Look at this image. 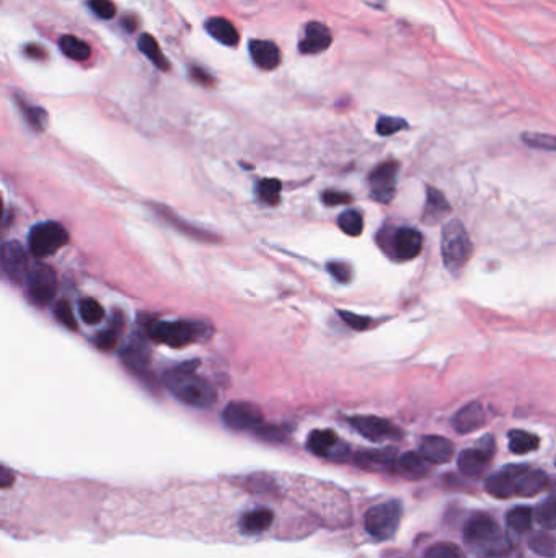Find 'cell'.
Listing matches in <instances>:
<instances>
[{
    "mask_svg": "<svg viewBox=\"0 0 556 558\" xmlns=\"http://www.w3.org/2000/svg\"><path fill=\"white\" fill-rule=\"evenodd\" d=\"M198 362L178 366L164 374V386L183 404L194 409H209L218 400V392L213 384L196 376Z\"/></svg>",
    "mask_w": 556,
    "mask_h": 558,
    "instance_id": "cell-1",
    "label": "cell"
},
{
    "mask_svg": "<svg viewBox=\"0 0 556 558\" xmlns=\"http://www.w3.org/2000/svg\"><path fill=\"white\" fill-rule=\"evenodd\" d=\"M465 542L483 555H503L509 549L508 539L491 516L478 512L466 522Z\"/></svg>",
    "mask_w": 556,
    "mask_h": 558,
    "instance_id": "cell-2",
    "label": "cell"
},
{
    "mask_svg": "<svg viewBox=\"0 0 556 558\" xmlns=\"http://www.w3.org/2000/svg\"><path fill=\"white\" fill-rule=\"evenodd\" d=\"M471 240L469 237L465 226L460 221H449L442 228L441 252L444 265L449 271L459 273L466 265L471 256Z\"/></svg>",
    "mask_w": 556,
    "mask_h": 558,
    "instance_id": "cell-3",
    "label": "cell"
},
{
    "mask_svg": "<svg viewBox=\"0 0 556 558\" xmlns=\"http://www.w3.org/2000/svg\"><path fill=\"white\" fill-rule=\"evenodd\" d=\"M400 519H402V506L397 501H387L372 506L365 512L364 526L372 537L385 540L393 537V534L397 532Z\"/></svg>",
    "mask_w": 556,
    "mask_h": 558,
    "instance_id": "cell-4",
    "label": "cell"
},
{
    "mask_svg": "<svg viewBox=\"0 0 556 558\" xmlns=\"http://www.w3.org/2000/svg\"><path fill=\"white\" fill-rule=\"evenodd\" d=\"M68 242L69 233L63 226L58 222H41L31 228L30 237H28V248L38 258H44V256L54 255Z\"/></svg>",
    "mask_w": 556,
    "mask_h": 558,
    "instance_id": "cell-5",
    "label": "cell"
},
{
    "mask_svg": "<svg viewBox=\"0 0 556 558\" xmlns=\"http://www.w3.org/2000/svg\"><path fill=\"white\" fill-rule=\"evenodd\" d=\"M26 293L33 304L44 307L53 302L58 293V276L51 266L36 263L30 266L26 276Z\"/></svg>",
    "mask_w": 556,
    "mask_h": 558,
    "instance_id": "cell-6",
    "label": "cell"
},
{
    "mask_svg": "<svg viewBox=\"0 0 556 558\" xmlns=\"http://www.w3.org/2000/svg\"><path fill=\"white\" fill-rule=\"evenodd\" d=\"M199 325L188 322H154L149 327V335L154 342L169 344L171 348H181L198 339Z\"/></svg>",
    "mask_w": 556,
    "mask_h": 558,
    "instance_id": "cell-7",
    "label": "cell"
},
{
    "mask_svg": "<svg viewBox=\"0 0 556 558\" xmlns=\"http://www.w3.org/2000/svg\"><path fill=\"white\" fill-rule=\"evenodd\" d=\"M530 472L529 467L525 465H509L499 470L493 475H489L485 488L489 495L496 498H509V496L519 495L520 487L527 473Z\"/></svg>",
    "mask_w": 556,
    "mask_h": 558,
    "instance_id": "cell-8",
    "label": "cell"
},
{
    "mask_svg": "<svg viewBox=\"0 0 556 558\" xmlns=\"http://www.w3.org/2000/svg\"><path fill=\"white\" fill-rule=\"evenodd\" d=\"M400 165L397 162H383L372 170L369 177L370 196L379 203H390L397 191V177Z\"/></svg>",
    "mask_w": 556,
    "mask_h": 558,
    "instance_id": "cell-9",
    "label": "cell"
},
{
    "mask_svg": "<svg viewBox=\"0 0 556 558\" xmlns=\"http://www.w3.org/2000/svg\"><path fill=\"white\" fill-rule=\"evenodd\" d=\"M222 418L227 426L237 429V431L260 428L264 420L260 406L250 404V401H232L225 406Z\"/></svg>",
    "mask_w": 556,
    "mask_h": 558,
    "instance_id": "cell-10",
    "label": "cell"
},
{
    "mask_svg": "<svg viewBox=\"0 0 556 558\" xmlns=\"http://www.w3.org/2000/svg\"><path fill=\"white\" fill-rule=\"evenodd\" d=\"M2 268L10 281H14L16 284H21L23 281H26L30 266H28V258H26L25 248L21 247V243L15 242V240H10V242L4 243Z\"/></svg>",
    "mask_w": 556,
    "mask_h": 558,
    "instance_id": "cell-11",
    "label": "cell"
},
{
    "mask_svg": "<svg viewBox=\"0 0 556 558\" xmlns=\"http://www.w3.org/2000/svg\"><path fill=\"white\" fill-rule=\"evenodd\" d=\"M349 425H351L360 436H364L369 441H379L397 438L398 429L395 428L390 421L383 420L379 416H353L349 418Z\"/></svg>",
    "mask_w": 556,
    "mask_h": 558,
    "instance_id": "cell-12",
    "label": "cell"
},
{
    "mask_svg": "<svg viewBox=\"0 0 556 558\" xmlns=\"http://www.w3.org/2000/svg\"><path fill=\"white\" fill-rule=\"evenodd\" d=\"M307 448L316 456L331 457V459L338 460L348 456V446H344L330 429H316V431L310 433Z\"/></svg>",
    "mask_w": 556,
    "mask_h": 558,
    "instance_id": "cell-13",
    "label": "cell"
},
{
    "mask_svg": "<svg viewBox=\"0 0 556 558\" xmlns=\"http://www.w3.org/2000/svg\"><path fill=\"white\" fill-rule=\"evenodd\" d=\"M121 359L127 366V369L137 374L147 372L150 364V349L146 339L139 337H132L124 348L121 351Z\"/></svg>",
    "mask_w": 556,
    "mask_h": 558,
    "instance_id": "cell-14",
    "label": "cell"
},
{
    "mask_svg": "<svg viewBox=\"0 0 556 558\" xmlns=\"http://www.w3.org/2000/svg\"><path fill=\"white\" fill-rule=\"evenodd\" d=\"M331 41L333 36L330 28L320 21H310L305 28V38L300 41L299 49L304 54H319L330 48Z\"/></svg>",
    "mask_w": 556,
    "mask_h": 558,
    "instance_id": "cell-15",
    "label": "cell"
},
{
    "mask_svg": "<svg viewBox=\"0 0 556 558\" xmlns=\"http://www.w3.org/2000/svg\"><path fill=\"white\" fill-rule=\"evenodd\" d=\"M422 248V236L411 227H402L395 232L393 250L400 260H411L419 255Z\"/></svg>",
    "mask_w": 556,
    "mask_h": 558,
    "instance_id": "cell-16",
    "label": "cell"
},
{
    "mask_svg": "<svg viewBox=\"0 0 556 558\" xmlns=\"http://www.w3.org/2000/svg\"><path fill=\"white\" fill-rule=\"evenodd\" d=\"M491 460L488 449H466L459 456V468L464 475L470 478L481 477Z\"/></svg>",
    "mask_w": 556,
    "mask_h": 558,
    "instance_id": "cell-17",
    "label": "cell"
},
{
    "mask_svg": "<svg viewBox=\"0 0 556 558\" xmlns=\"http://www.w3.org/2000/svg\"><path fill=\"white\" fill-rule=\"evenodd\" d=\"M483 423H485V410H483V406L478 401H471V404L465 405L464 409L457 411L452 425L457 433L466 434L481 428Z\"/></svg>",
    "mask_w": 556,
    "mask_h": 558,
    "instance_id": "cell-18",
    "label": "cell"
},
{
    "mask_svg": "<svg viewBox=\"0 0 556 558\" xmlns=\"http://www.w3.org/2000/svg\"><path fill=\"white\" fill-rule=\"evenodd\" d=\"M421 454L431 464H447L454 456V444L442 436H426L421 443Z\"/></svg>",
    "mask_w": 556,
    "mask_h": 558,
    "instance_id": "cell-19",
    "label": "cell"
},
{
    "mask_svg": "<svg viewBox=\"0 0 556 558\" xmlns=\"http://www.w3.org/2000/svg\"><path fill=\"white\" fill-rule=\"evenodd\" d=\"M250 54H252L253 63L263 70L276 69L281 63L279 48L271 41H252L250 43Z\"/></svg>",
    "mask_w": 556,
    "mask_h": 558,
    "instance_id": "cell-20",
    "label": "cell"
},
{
    "mask_svg": "<svg viewBox=\"0 0 556 558\" xmlns=\"http://www.w3.org/2000/svg\"><path fill=\"white\" fill-rule=\"evenodd\" d=\"M397 465L398 472L410 480H419L431 470V462L421 452H405L398 459Z\"/></svg>",
    "mask_w": 556,
    "mask_h": 558,
    "instance_id": "cell-21",
    "label": "cell"
},
{
    "mask_svg": "<svg viewBox=\"0 0 556 558\" xmlns=\"http://www.w3.org/2000/svg\"><path fill=\"white\" fill-rule=\"evenodd\" d=\"M450 211H452V208H450V204L447 203L446 196L436 188H427L426 208L424 214H422V221H424L426 224H437V222H441L447 214H450Z\"/></svg>",
    "mask_w": 556,
    "mask_h": 558,
    "instance_id": "cell-22",
    "label": "cell"
},
{
    "mask_svg": "<svg viewBox=\"0 0 556 558\" xmlns=\"http://www.w3.org/2000/svg\"><path fill=\"white\" fill-rule=\"evenodd\" d=\"M395 459H397V451L393 448L387 449H377V451H363L355 456V462L360 467L364 468H374V470H379V468L390 467Z\"/></svg>",
    "mask_w": 556,
    "mask_h": 558,
    "instance_id": "cell-23",
    "label": "cell"
},
{
    "mask_svg": "<svg viewBox=\"0 0 556 558\" xmlns=\"http://www.w3.org/2000/svg\"><path fill=\"white\" fill-rule=\"evenodd\" d=\"M205 30L209 31L210 36L225 44V46H235L238 43L237 28L232 25V21L222 19V16H214V19L205 21Z\"/></svg>",
    "mask_w": 556,
    "mask_h": 558,
    "instance_id": "cell-24",
    "label": "cell"
},
{
    "mask_svg": "<svg viewBox=\"0 0 556 558\" xmlns=\"http://www.w3.org/2000/svg\"><path fill=\"white\" fill-rule=\"evenodd\" d=\"M272 521H274V515L269 510L250 511L240 519V531L243 534H261L268 531Z\"/></svg>",
    "mask_w": 556,
    "mask_h": 558,
    "instance_id": "cell-25",
    "label": "cell"
},
{
    "mask_svg": "<svg viewBox=\"0 0 556 558\" xmlns=\"http://www.w3.org/2000/svg\"><path fill=\"white\" fill-rule=\"evenodd\" d=\"M59 48L60 51L64 53V56H68V58L72 60H79V63L87 60L92 54V49L85 41H82L77 36H72V35L60 36Z\"/></svg>",
    "mask_w": 556,
    "mask_h": 558,
    "instance_id": "cell-26",
    "label": "cell"
},
{
    "mask_svg": "<svg viewBox=\"0 0 556 558\" xmlns=\"http://www.w3.org/2000/svg\"><path fill=\"white\" fill-rule=\"evenodd\" d=\"M137 46H139V49H141V53L146 56L147 59L152 60V63L157 65L160 70H169L170 69L169 59L165 58V54L162 53V49H160L159 43L155 41L152 36L147 35V33H144V35L139 36Z\"/></svg>",
    "mask_w": 556,
    "mask_h": 558,
    "instance_id": "cell-27",
    "label": "cell"
},
{
    "mask_svg": "<svg viewBox=\"0 0 556 558\" xmlns=\"http://www.w3.org/2000/svg\"><path fill=\"white\" fill-rule=\"evenodd\" d=\"M506 521H508L510 531H514L515 534H525L532 526L533 511L527 506L513 507V510L508 512V516H506Z\"/></svg>",
    "mask_w": 556,
    "mask_h": 558,
    "instance_id": "cell-28",
    "label": "cell"
},
{
    "mask_svg": "<svg viewBox=\"0 0 556 558\" xmlns=\"http://www.w3.org/2000/svg\"><path fill=\"white\" fill-rule=\"evenodd\" d=\"M538 444H540V439L532 433L522 431V429H514L509 433V449L514 454H527V452L535 451Z\"/></svg>",
    "mask_w": 556,
    "mask_h": 558,
    "instance_id": "cell-29",
    "label": "cell"
},
{
    "mask_svg": "<svg viewBox=\"0 0 556 558\" xmlns=\"http://www.w3.org/2000/svg\"><path fill=\"white\" fill-rule=\"evenodd\" d=\"M338 226L344 233H348V236L358 237L363 233V228H364L363 214L353 209L344 211V213L338 217Z\"/></svg>",
    "mask_w": 556,
    "mask_h": 558,
    "instance_id": "cell-30",
    "label": "cell"
},
{
    "mask_svg": "<svg viewBox=\"0 0 556 558\" xmlns=\"http://www.w3.org/2000/svg\"><path fill=\"white\" fill-rule=\"evenodd\" d=\"M548 485V477L540 470H530L527 473L520 487V496H535L543 492Z\"/></svg>",
    "mask_w": 556,
    "mask_h": 558,
    "instance_id": "cell-31",
    "label": "cell"
},
{
    "mask_svg": "<svg viewBox=\"0 0 556 558\" xmlns=\"http://www.w3.org/2000/svg\"><path fill=\"white\" fill-rule=\"evenodd\" d=\"M529 547L537 555L555 557L556 555V540L547 532H535L529 539Z\"/></svg>",
    "mask_w": 556,
    "mask_h": 558,
    "instance_id": "cell-32",
    "label": "cell"
},
{
    "mask_svg": "<svg viewBox=\"0 0 556 558\" xmlns=\"http://www.w3.org/2000/svg\"><path fill=\"white\" fill-rule=\"evenodd\" d=\"M122 330V317H114V320L111 322V327L108 330L97 335L95 343L100 349H113L116 343H118L119 332Z\"/></svg>",
    "mask_w": 556,
    "mask_h": 558,
    "instance_id": "cell-33",
    "label": "cell"
},
{
    "mask_svg": "<svg viewBox=\"0 0 556 558\" xmlns=\"http://www.w3.org/2000/svg\"><path fill=\"white\" fill-rule=\"evenodd\" d=\"M533 519L540 524L543 529H555L556 527V501L548 500L543 501L542 505L537 506L533 511Z\"/></svg>",
    "mask_w": 556,
    "mask_h": 558,
    "instance_id": "cell-34",
    "label": "cell"
},
{
    "mask_svg": "<svg viewBox=\"0 0 556 558\" xmlns=\"http://www.w3.org/2000/svg\"><path fill=\"white\" fill-rule=\"evenodd\" d=\"M281 181L274 178H266L258 183V196L266 204H277L281 198Z\"/></svg>",
    "mask_w": 556,
    "mask_h": 558,
    "instance_id": "cell-35",
    "label": "cell"
},
{
    "mask_svg": "<svg viewBox=\"0 0 556 558\" xmlns=\"http://www.w3.org/2000/svg\"><path fill=\"white\" fill-rule=\"evenodd\" d=\"M80 317L82 320L88 323V325H97L103 320L105 317V310L103 307L100 305V302H97L95 299H83L80 302Z\"/></svg>",
    "mask_w": 556,
    "mask_h": 558,
    "instance_id": "cell-36",
    "label": "cell"
},
{
    "mask_svg": "<svg viewBox=\"0 0 556 558\" xmlns=\"http://www.w3.org/2000/svg\"><path fill=\"white\" fill-rule=\"evenodd\" d=\"M522 141L529 147L540 150H556V136L540 132H525L522 134Z\"/></svg>",
    "mask_w": 556,
    "mask_h": 558,
    "instance_id": "cell-37",
    "label": "cell"
},
{
    "mask_svg": "<svg viewBox=\"0 0 556 558\" xmlns=\"http://www.w3.org/2000/svg\"><path fill=\"white\" fill-rule=\"evenodd\" d=\"M424 558H466L457 545L441 542L431 545L424 554Z\"/></svg>",
    "mask_w": 556,
    "mask_h": 558,
    "instance_id": "cell-38",
    "label": "cell"
},
{
    "mask_svg": "<svg viewBox=\"0 0 556 558\" xmlns=\"http://www.w3.org/2000/svg\"><path fill=\"white\" fill-rule=\"evenodd\" d=\"M408 122L402 118H392V116H383L377 121V132L380 136H392L395 132L407 130Z\"/></svg>",
    "mask_w": 556,
    "mask_h": 558,
    "instance_id": "cell-39",
    "label": "cell"
},
{
    "mask_svg": "<svg viewBox=\"0 0 556 558\" xmlns=\"http://www.w3.org/2000/svg\"><path fill=\"white\" fill-rule=\"evenodd\" d=\"M54 315H55V319L63 323L64 327L70 328V330H77V320H75L74 310H72L69 302H65V300H59V302L54 305Z\"/></svg>",
    "mask_w": 556,
    "mask_h": 558,
    "instance_id": "cell-40",
    "label": "cell"
},
{
    "mask_svg": "<svg viewBox=\"0 0 556 558\" xmlns=\"http://www.w3.org/2000/svg\"><path fill=\"white\" fill-rule=\"evenodd\" d=\"M25 115H26V120H28V122H30V126L33 127V130H35V131H44V130H46V126H48V113L43 108H36V107L26 108Z\"/></svg>",
    "mask_w": 556,
    "mask_h": 558,
    "instance_id": "cell-41",
    "label": "cell"
},
{
    "mask_svg": "<svg viewBox=\"0 0 556 558\" xmlns=\"http://www.w3.org/2000/svg\"><path fill=\"white\" fill-rule=\"evenodd\" d=\"M339 317H341L344 323H348L349 327L354 328V330H359V332H363V330H365V328H369L372 325V320L369 319V317L353 314V312H348V310H339Z\"/></svg>",
    "mask_w": 556,
    "mask_h": 558,
    "instance_id": "cell-42",
    "label": "cell"
},
{
    "mask_svg": "<svg viewBox=\"0 0 556 558\" xmlns=\"http://www.w3.org/2000/svg\"><path fill=\"white\" fill-rule=\"evenodd\" d=\"M90 7L100 19L109 20L116 15V7L111 0H90Z\"/></svg>",
    "mask_w": 556,
    "mask_h": 558,
    "instance_id": "cell-43",
    "label": "cell"
},
{
    "mask_svg": "<svg viewBox=\"0 0 556 558\" xmlns=\"http://www.w3.org/2000/svg\"><path fill=\"white\" fill-rule=\"evenodd\" d=\"M328 271H330L331 276L338 279L339 283H348L353 276L349 265L341 263V261H331V263H328Z\"/></svg>",
    "mask_w": 556,
    "mask_h": 558,
    "instance_id": "cell-44",
    "label": "cell"
},
{
    "mask_svg": "<svg viewBox=\"0 0 556 558\" xmlns=\"http://www.w3.org/2000/svg\"><path fill=\"white\" fill-rule=\"evenodd\" d=\"M324 203L328 206H338V204H346L351 203V196L346 193H339V191H326L324 193Z\"/></svg>",
    "mask_w": 556,
    "mask_h": 558,
    "instance_id": "cell-45",
    "label": "cell"
},
{
    "mask_svg": "<svg viewBox=\"0 0 556 558\" xmlns=\"http://www.w3.org/2000/svg\"><path fill=\"white\" fill-rule=\"evenodd\" d=\"M191 79L196 80L198 83H201V85H213V75L209 74V72L203 70L201 67H193L191 69Z\"/></svg>",
    "mask_w": 556,
    "mask_h": 558,
    "instance_id": "cell-46",
    "label": "cell"
},
{
    "mask_svg": "<svg viewBox=\"0 0 556 558\" xmlns=\"http://www.w3.org/2000/svg\"><path fill=\"white\" fill-rule=\"evenodd\" d=\"M25 54L33 59H46V49L40 44H28L25 48Z\"/></svg>",
    "mask_w": 556,
    "mask_h": 558,
    "instance_id": "cell-47",
    "label": "cell"
},
{
    "mask_svg": "<svg viewBox=\"0 0 556 558\" xmlns=\"http://www.w3.org/2000/svg\"><path fill=\"white\" fill-rule=\"evenodd\" d=\"M9 480H10V477H9V470H7V468H2V480H0V482H2V487H4V488L7 487V485L10 483Z\"/></svg>",
    "mask_w": 556,
    "mask_h": 558,
    "instance_id": "cell-48",
    "label": "cell"
}]
</instances>
